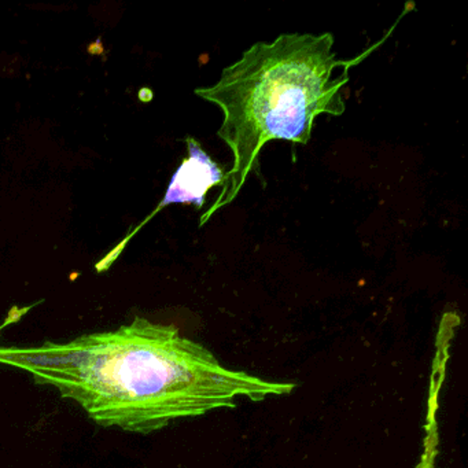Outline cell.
<instances>
[{"label":"cell","mask_w":468,"mask_h":468,"mask_svg":"<svg viewBox=\"0 0 468 468\" xmlns=\"http://www.w3.org/2000/svg\"><path fill=\"white\" fill-rule=\"evenodd\" d=\"M0 364L28 372L77 402L103 427L150 434L173 420L290 394L296 385L221 366L173 324L135 317L115 331L30 347H0Z\"/></svg>","instance_id":"obj_1"},{"label":"cell","mask_w":468,"mask_h":468,"mask_svg":"<svg viewBox=\"0 0 468 468\" xmlns=\"http://www.w3.org/2000/svg\"><path fill=\"white\" fill-rule=\"evenodd\" d=\"M332 34H284L257 42L213 85L195 95L218 106L223 124L218 136L230 147L234 163L218 200L201 226L230 205L251 173L258 172L264 146L271 140L306 145L319 115L346 110L344 88L357 60L339 59Z\"/></svg>","instance_id":"obj_2"},{"label":"cell","mask_w":468,"mask_h":468,"mask_svg":"<svg viewBox=\"0 0 468 468\" xmlns=\"http://www.w3.org/2000/svg\"><path fill=\"white\" fill-rule=\"evenodd\" d=\"M186 142L188 148L187 158L173 173L163 200L146 221L157 215L161 209L172 203H193L196 208L202 209L209 190L226 183L223 168L211 160L210 155L201 147L200 142L191 136H188Z\"/></svg>","instance_id":"obj_3"}]
</instances>
